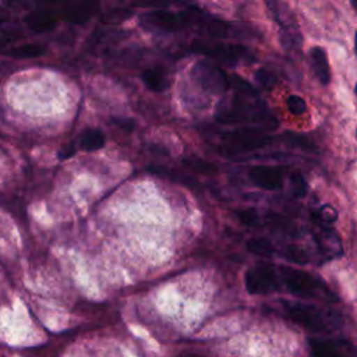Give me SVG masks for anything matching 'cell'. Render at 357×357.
I'll return each mask as SVG.
<instances>
[{"mask_svg": "<svg viewBox=\"0 0 357 357\" xmlns=\"http://www.w3.org/2000/svg\"><path fill=\"white\" fill-rule=\"evenodd\" d=\"M283 311L294 324L312 332H332L342 325V317L332 310L307 303H282Z\"/></svg>", "mask_w": 357, "mask_h": 357, "instance_id": "cell-1", "label": "cell"}, {"mask_svg": "<svg viewBox=\"0 0 357 357\" xmlns=\"http://www.w3.org/2000/svg\"><path fill=\"white\" fill-rule=\"evenodd\" d=\"M279 279L290 291L293 296H297L300 298L305 300H312V298H319V300H328L333 301L336 300V296L332 293V290L317 276L296 269L290 266H280L279 271Z\"/></svg>", "mask_w": 357, "mask_h": 357, "instance_id": "cell-2", "label": "cell"}, {"mask_svg": "<svg viewBox=\"0 0 357 357\" xmlns=\"http://www.w3.org/2000/svg\"><path fill=\"white\" fill-rule=\"evenodd\" d=\"M272 138L259 128H241L222 132V152L227 156L265 148Z\"/></svg>", "mask_w": 357, "mask_h": 357, "instance_id": "cell-3", "label": "cell"}, {"mask_svg": "<svg viewBox=\"0 0 357 357\" xmlns=\"http://www.w3.org/2000/svg\"><path fill=\"white\" fill-rule=\"evenodd\" d=\"M191 50L208 57H212L223 64L234 66L240 61L251 63L255 60L254 53L237 43H223V42H209V40H192Z\"/></svg>", "mask_w": 357, "mask_h": 357, "instance_id": "cell-4", "label": "cell"}, {"mask_svg": "<svg viewBox=\"0 0 357 357\" xmlns=\"http://www.w3.org/2000/svg\"><path fill=\"white\" fill-rule=\"evenodd\" d=\"M141 25L162 32H178L187 28L192 22V15L190 10L183 13H174L167 10L156 8L153 11H148L141 15Z\"/></svg>", "mask_w": 357, "mask_h": 357, "instance_id": "cell-5", "label": "cell"}, {"mask_svg": "<svg viewBox=\"0 0 357 357\" xmlns=\"http://www.w3.org/2000/svg\"><path fill=\"white\" fill-rule=\"evenodd\" d=\"M190 75L201 89L213 95L223 93L229 88V78L226 73L219 66L206 60L197 61L191 68Z\"/></svg>", "mask_w": 357, "mask_h": 357, "instance_id": "cell-6", "label": "cell"}, {"mask_svg": "<svg viewBox=\"0 0 357 357\" xmlns=\"http://www.w3.org/2000/svg\"><path fill=\"white\" fill-rule=\"evenodd\" d=\"M245 290L250 294H269L280 287L279 273L271 264H257L245 272Z\"/></svg>", "mask_w": 357, "mask_h": 357, "instance_id": "cell-7", "label": "cell"}, {"mask_svg": "<svg viewBox=\"0 0 357 357\" xmlns=\"http://www.w3.org/2000/svg\"><path fill=\"white\" fill-rule=\"evenodd\" d=\"M308 347H310V354L312 357H351L353 356L351 346L343 340L310 337Z\"/></svg>", "mask_w": 357, "mask_h": 357, "instance_id": "cell-8", "label": "cell"}, {"mask_svg": "<svg viewBox=\"0 0 357 357\" xmlns=\"http://www.w3.org/2000/svg\"><path fill=\"white\" fill-rule=\"evenodd\" d=\"M191 15H192V21H195L202 35H208L218 39L231 38L236 35V28L227 21H222L215 17L202 14L199 13V10H195V13H191Z\"/></svg>", "mask_w": 357, "mask_h": 357, "instance_id": "cell-9", "label": "cell"}, {"mask_svg": "<svg viewBox=\"0 0 357 357\" xmlns=\"http://www.w3.org/2000/svg\"><path fill=\"white\" fill-rule=\"evenodd\" d=\"M250 180L259 188L268 191H276L283 185V173L275 166H254L248 172Z\"/></svg>", "mask_w": 357, "mask_h": 357, "instance_id": "cell-10", "label": "cell"}, {"mask_svg": "<svg viewBox=\"0 0 357 357\" xmlns=\"http://www.w3.org/2000/svg\"><path fill=\"white\" fill-rule=\"evenodd\" d=\"M24 21H25V25L28 26V29H31L35 33L49 32L57 24L56 15L52 11H47V10L31 11L25 15Z\"/></svg>", "mask_w": 357, "mask_h": 357, "instance_id": "cell-11", "label": "cell"}, {"mask_svg": "<svg viewBox=\"0 0 357 357\" xmlns=\"http://www.w3.org/2000/svg\"><path fill=\"white\" fill-rule=\"evenodd\" d=\"M146 170L155 176H159L162 178H166V180H170L173 183H177L180 185H184L190 190H197L199 187V184L190 176L178 172V170H173L170 167H166V166H160V165H149L146 167Z\"/></svg>", "mask_w": 357, "mask_h": 357, "instance_id": "cell-12", "label": "cell"}, {"mask_svg": "<svg viewBox=\"0 0 357 357\" xmlns=\"http://www.w3.org/2000/svg\"><path fill=\"white\" fill-rule=\"evenodd\" d=\"M310 60L318 81L322 85H328L331 81V68L326 52L321 46H314L310 49Z\"/></svg>", "mask_w": 357, "mask_h": 357, "instance_id": "cell-13", "label": "cell"}, {"mask_svg": "<svg viewBox=\"0 0 357 357\" xmlns=\"http://www.w3.org/2000/svg\"><path fill=\"white\" fill-rule=\"evenodd\" d=\"M141 79L152 92H163L169 88V78L158 68H148L141 74Z\"/></svg>", "mask_w": 357, "mask_h": 357, "instance_id": "cell-14", "label": "cell"}, {"mask_svg": "<svg viewBox=\"0 0 357 357\" xmlns=\"http://www.w3.org/2000/svg\"><path fill=\"white\" fill-rule=\"evenodd\" d=\"M46 52V47L39 43H24L6 49L3 53L13 59H36Z\"/></svg>", "mask_w": 357, "mask_h": 357, "instance_id": "cell-15", "label": "cell"}, {"mask_svg": "<svg viewBox=\"0 0 357 357\" xmlns=\"http://www.w3.org/2000/svg\"><path fill=\"white\" fill-rule=\"evenodd\" d=\"M105 142H106V137L98 128H86L85 131H82L78 141L79 148L86 152H92L103 148Z\"/></svg>", "mask_w": 357, "mask_h": 357, "instance_id": "cell-16", "label": "cell"}, {"mask_svg": "<svg viewBox=\"0 0 357 357\" xmlns=\"http://www.w3.org/2000/svg\"><path fill=\"white\" fill-rule=\"evenodd\" d=\"M183 165L185 167H188L190 170L201 174V176H206V177H212L216 176L219 173V169L215 163L201 159V158H195V156H188L183 159Z\"/></svg>", "mask_w": 357, "mask_h": 357, "instance_id": "cell-17", "label": "cell"}, {"mask_svg": "<svg viewBox=\"0 0 357 357\" xmlns=\"http://www.w3.org/2000/svg\"><path fill=\"white\" fill-rule=\"evenodd\" d=\"M280 139L287 145V146H291V148H297V149H301V151H305V152H314L317 151V146L315 144L304 134H297V132H291V131H284L282 135H280Z\"/></svg>", "mask_w": 357, "mask_h": 357, "instance_id": "cell-18", "label": "cell"}, {"mask_svg": "<svg viewBox=\"0 0 357 357\" xmlns=\"http://www.w3.org/2000/svg\"><path fill=\"white\" fill-rule=\"evenodd\" d=\"M247 251L258 257H272L275 254V245L265 237H252L245 243Z\"/></svg>", "mask_w": 357, "mask_h": 357, "instance_id": "cell-19", "label": "cell"}, {"mask_svg": "<svg viewBox=\"0 0 357 357\" xmlns=\"http://www.w3.org/2000/svg\"><path fill=\"white\" fill-rule=\"evenodd\" d=\"M283 257L297 265H305L310 262L308 252L296 244H287L283 250Z\"/></svg>", "mask_w": 357, "mask_h": 357, "instance_id": "cell-20", "label": "cell"}, {"mask_svg": "<svg viewBox=\"0 0 357 357\" xmlns=\"http://www.w3.org/2000/svg\"><path fill=\"white\" fill-rule=\"evenodd\" d=\"M96 8V4H82V6H77L75 8H70L67 13H66V17L75 22V24H81L84 22L85 20H88L93 11Z\"/></svg>", "mask_w": 357, "mask_h": 357, "instance_id": "cell-21", "label": "cell"}, {"mask_svg": "<svg viewBox=\"0 0 357 357\" xmlns=\"http://www.w3.org/2000/svg\"><path fill=\"white\" fill-rule=\"evenodd\" d=\"M266 223L269 225V226H272V227H275L276 230H280V231H286V233H293L294 231V227H293V225H291V222L287 219V218H284V216H282V215H278V213H272V212H269V213H266Z\"/></svg>", "mask_w": 357, "mask_h": 357, "instance_id": "cell-22", "label": "cell"}, {"mask_svg": "<svg viewBox=\"0 0 357 357\" xmlns=\"http://www.w3.org/2000/svg\"><path fill=\"white\" fill-rule=\"evenodd\" d=\"M233 85V88L238 92V93H241V96H244V98H248V96H257V89L250 84V82H247V81H244L241 77H238V75H231L230 77V79H229V85Z\"/></svg>", "mask_w": 357, "mask_h": 357, "instance_id": "cell-23", "label": "cell"}, {"mask_svg": "<svg viewBox=\"0 0 357 357\" xmlns=\"http://www.w3.org/2000/svg\"><path fill=\"white\" fill-rule=\"evenodd\" d=\"M236 216L238 220L248 227H257L259 226V215L254 208H245V209H237Z\"/></svg>", "mask_w": 357, "mask_h": 357, "instance_id": "cell-24", "label": "cell"}, {"mask_svg": "<svg viewBox=\"0 0 357 357\" xmlns=\"http://www.w3.org/2000/svg\"><path fill=\"white\" fill-rule=\"evenodd\" d=\"M131 11L127 8H113L102 15L103 24H119L131 17Z\"/></svg>", "mask_w": 357, "mask_h": 357, "instance_id": "cell-25", "label": "cell"}, {"mask_svg": "<svg viewBox=\"0 0 357 357\" xmlns=\"http://www.w3.org/2000/svg\"><path fill=\"white\" fill-rule=\"evenodd\" d=\"M255 79L265 89H272L275 86V84H276V75L272 71H269L268 68H265V67H259L255 71Z\"/></svg>", "mask_w": 357, "mask_h": 357, "instance_id": "cell-26", "label": "cell"}, {"mask_svg": "<svg viewBox=\"0 0 357 357\" xmlns=\"http://www.w3.org/2000/svg\"><path fill=\"white\" fill-rule=\"evenodd\" d=\"M290 183H291V191L296 197L301 198L307 194V181L301 173H293L290 176Z\"/></svg>", "mask_w": 357, "mask_h": 357, "instance_id": "cell-27", "label": "cell"}, {"mask_svg": "<svg viewBox=\"0 0 357 357\" xmlns=\"http://www.w3.org/2000/svg\"><path fill=\"white\" fill-rule=\"evenodd\" d=\"M286 106L293 114H303L307 110L305 100L298 95H290L286 100Z\"/></svg>", "mask_w": 357, "mask_h": 357, "instance_id": "cell-28", "label": "cell"}, {"mask_svg": "<svg viewBox=\"0 0 357 357\" xmlns=\"http://www.w3.org/2000/svg\"><path fill=\"white\" fill-rule=\"evenodd\" d=\"M321 216H322L324 222L332 223V222H335V219H336L337 213H336V211H335L332 206L325 205V206H322V208H321Z\"/></svg>", "mask_w": 357, "mask_h": 357, "instance_id": "cell-29", "label": "cell"}, {"mask_svg": "<svg viewBox=\"0 0 357 357\" xmlns=\"http://www.w3.org/2000/svg\"><path fill=\"white\" fill-rule=\"evenodd\" d=\"M74 152H75L74 144H66V145L59 151V159H61V160L68 159V158H71V156L74 155Z\"/></svg>", "mask_w": 357, "mask_h": 357, "instance_id": "cell-30", "label": "cell"}, {"mask_svg": "<svg viewBox=\"0 0 357 357\" xmlns=\"http://www.w3.org/2000/svg\"><path fill=\"white\" fill-rule=\"evenodd\" d=\"M113 121H114V124L120 126L124 130H132L135 127V124H134L135 121H132V120H113Z\"/></svg>", "mask_w": 357, "mask_h": 357, "instance_id": "cell-31", "label": "cell"}]
</instances>
